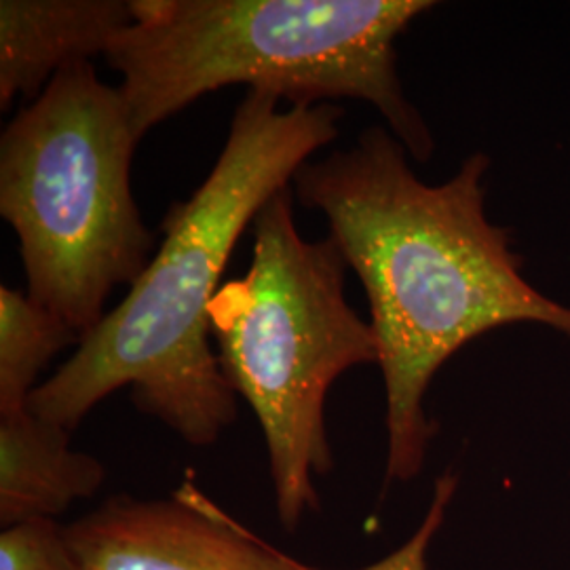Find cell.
<instances>
[{"label": "cell", "mask_w": 570, "mask_h": 570, "mask_svg": "<svg viewBox=\"0 0 570 570\" xmlns=\"http://www.w3.org/2000/svg\"><path fill=\"white\" fill-rule=\"evenodd\" d=\"M247 89L204 184L165 214L164 244L142 277L72 357L35 389L30 412L72 433L122 387L140 412L195 449L237 421V393L212 351L209 308L228 258L266 202L338 136V104H289Z\"/></svg>", "instance_id": "cell-2"}, {"label": "cell", "mask_w": 570, "mask_h": 570, "mask_svg": "<svg viewBox=\"0 0 570 570\" xmlns=\"http://www.w3.org/2000/svg\"><path fill=\"white\" fill-rule=\"evenodd\" d=\"M489 165L475 153L449 183L429 186L406 146L374 125L292 180L366 287L387 391V480L421 473L435 433L423 407L429 383L469 341L518 322L570 338V308L527 284L505 228L487 218Z\"/></svg>", "instance_id": "cell-1"}, {"label": "cell", "mask_w": 570, "mask_h": 570, "mask_svg": "<svg viewBox=\"0 0 570 570\" xmlns=\"http://www.w3.org/2000/svg\"><path fill=\"white\" fill-rule=\"evenodd\" d=\"M0 570H81L58 520H30L0 532Z\"/></svg>", "instance_id": "cell-10"}, {"label": "cell", "mask_w": 570, "mask_h": 570, "mask_svg": "<svg viewBox=\"0 0 570 570\" xmlns=\"http://www.w3.org/2000/svg\"><path fill=\"white\" fill-rule=\"evenodd\" d=\"M456 492V478L446 471L433 489V499L429 505L428 513L421 522V527L414 530V534L407 539L402 548L391 551L387 558L364 567V569L353 570H429L428 569V551L438 534V530L442 529L444 520H446V511H449L452 497ZM294 567L296 570H330L320 569V567H311L301 560L294 558Z\"/></svg>", "instance_id": "cell-11"}, {"label": "cell", "mask_w": 570, "mask_h": 570, "mask_svg": "<svg viewBox=\"0 0 570 570\" xmlns=\"http://www.w3.org/2000/svg\"><path fill=\"white\" fill-rule=\"evenodd\" d=\"M63 529L81 570H296L193 482L169 499L115 497Z\"/></svg>", "instance_id": "cell-6"}, {"label": "cell", "mask_w": 570, "mask_h": 570, "mask_svg": "<svg viewBox=\"0 0 570 570\" xmlns=\"http://www.w3.org/2000/svg\"><path fill=\"white\" fill-rule=\"evenodd\" d=\"M106 61L136 138L228 85L287 104L364 100L428 164L433 136L407 102L395 41L429 0H129Z\"/></svg>", "instance_id": "cell-3"}, {"label": "cell", "mask_w": 570, "mask_h": 570, "mask_svg": "<svg viewBox=\"0 0 570 570\" xmlns=\"http://www.w3.org/2000/svg\"><path fill=\"white\" fill-rule=\"evenodd\" d=\"M134 21L129 0H2L0 108L37 100L61 68L106 56Z\"/></svg>", "instance_id": "cell-7"}, {"label": "cell", "mask_w": 570, "mask_h": 570, "mask_svg": "<svg viewBox=\"0 0 570 570\" xmlns=\"http://www.w3.org/2000/svg\"><path fill=\"white\" fill-rule=\"evenodd\" d=\"M252 228L249 271L220 285L209 326L228 385L263 429L277 518L296 530L320 510L315 480L334 468L327 393L346 370L379 364V341L346 301L338 244L301 235L292 186L266 202Z\"/></svg>", "instance_id": "cell-4"}, {"label": "cell", "mask_w": 570, "mask_h": 570, "mask_svg": "<svg viewBox=\"0 0 570 570\" xmlns=\"http://www.w3.org/2000/svg\"><path fill=\"white\" fill-rule=\"evenodd\" d=\"M79 343V334L60 317L28 294L0 285V412L28 406L42 370L61 348Z\"/></svg>", "instance_id": "cell-9"}, {"label": "cell", "mask_w": 570, "mask_h": 570, "mask_svg": "<svg viewBox=\"0 0 570 570\" xmlns=\"http://www.w3.org/2000/svg\"><path fill=\"white\" fill-rule=\"evenodd\" d=\"M136 138L121 89L77 61L0 136V216L20 239L28 298L87 336L155 247L131 190Z\"/></svg>", "instance_id": "cell-5"}, {"label": "cell", "mask_w": 570, "mask_h": 570, "mask_svg": "<svg viewBox=\"0 0 570 570\" xmlns=\"http://www.w3.org/2000/svg\"><path fill=\"white\" fill-rule=\"evenodd\" d=\"M66 429L39 419L30 407L0 412V522L58 520L77 501L102 489V463L70 449Z\"/></svg>", "instance_id": "cell-8"}]
</instances>
